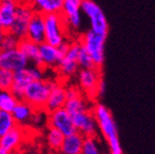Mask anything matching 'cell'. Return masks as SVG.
<instances>
[{
	"instance_id": "cell-1",
	"label": "cell",
	"mask_w": 155,
	"mask_h": 154,
	"mask_svg": "<svg viewBox=\"0 0 155 154\" xmlns=\"http://www.w3.org/2000/svg\"><path fill=\"white\" fill-rule=\"evenodd\" d=\"M92 111L96 119L98 132L106 140L109 151L122 154V147L119 139L117 128H116V124L114 122L111 111L102 104L94 105Z\"/></svg>"
},
{
	"instance_id": "cell-2",
	"label": "cell",
	"mask_w": 155,
	"mask_h": 154,
	"mask_svg": "<svg viewBox=\"0 0 155 154\" xmlns=\"http://www.w3.org/2000/svg\"><path fill=\"white\" fill-rule=\"evenodd\" d=\"M56 83H57V80L52 79L32 81L25 89L22 99L27 101L29 105H31L36 110H42L45 107L51 89Z\"/></svg>"
},
{
	"instance_id": "cell-3",
	"label": "cell",
	"mask_w": 155,
	"mask_h": 154,
	"mask_svg": "<svg viewBox=\"0 0 155 154\" xmlns=\"http://www.w3.org/2000/svg\"><path fill=\"white\" fill-rule=\"evenodd\" d=\"M43 16L46 43L58 46L67 41V26L61 14H48Z\"/></svg>"
},
{
	"instance_id": "cell-4",
	"label": "cell",
	"mask_w": 155,
	"mask_h": 154,
	"mask_svg": "<svg viewBox=\"0 0 155 154\" xmlns=\"http://www.w3.org/2000/svg\"><path fill=\"white\" fill-rule=\"evenodd\" d=\"M81 45L87 51L92 57L94 65L96 68H99L102 66L104 62V42L106 37L98 35L92 30H87L82 37L80 41Z\"/></svg>"
},
{
	"instance_id": "cell-5",
	"label": "cell",
	"mask_w": 155,
	"mask_h": 154,
	"mask_svg": "<svg viewBox=\"0 0 155 154\" xmlns=\"http://www.w3.org/2000/svg\"><path fill=\"white\" fill-rule=\"evenodd\" d=\"M81 11L90 19L91 30L98 35L107 37L108 34V22L101 8L93 0H82Z\"/></svg>"
},
{
	"instance_id": "cell-6",
	"label": "cell",
	"mask_w": 155,
	"mask_h": 154,
	"mask_svg": "<svg viewBox=\"0 0 155 154\" xmlns=\"http://www.w3.org/2000/svg\"><path fill=\"white\" fill-rule=\"evenodd\" d=\"M80 42H70L67 53L59 60L55 69L57 70V73L61 78L69 79L78 73L79 68H80L78 64V54L80 51Z\"/></svg>"
},
{
	"instance_id": "cell-7",
	"label": "cell",
	"mask_w": 155,
	"mask_h": 154,
	"mask_svg": "<svg viewBox=\"0 0 155 154\" xmlns=\"http://www.w3.org/2000/svg\"><path fill=\"white\" fill-rule=\"evenodd\" d=\"M35 13H36L35 10L32 9V7L29 3H18L15 18L9 30L10 34L15 36L18 40L26 38L29 22L32 18Z\"/></svg>"
},
{
	"instance_id": "cell-8",
	"label": "cell",
	"mask_w": 155,
	"mask_h": 154,
	"mask_svg": "<svg viewBox=\"0 0 155 154\" xmlns=\"http://www.w3.org/2000/svg\"><path fill=\"white\" fill-rule=\"evenodd\" d=\"M74 124L75 130L80 132L81 135L86 137H96L98 136V126L95 116L93 113L92 109L91 110L79 112L73 116H71Z\"/></svg>"
},
{
	"instance_id": "cell-9",
	"label": "cell",
	"mask_w": 155,
	"mask_h": 154,
	"mask_svg": "<svg viewBox=\"0 0 155 154\" xmlns=\"http://www.w3.org/2000/svg\"><path fill=\"white\" fill-rule=\"evenodd\" d=\"M48 126L59 130L64 136L77 132L72 118L65 108L48 112Z\"/></svg>"
},
{
	"instance_id": "cell-10",
	"label": "cell",
	"mask_w": 155,
	"mask_h": 154,
	"mask_svg": "<svg viewBox=\"0 0 155 154\" xmlns=\"http://www.w3.org/2000/svg\"><path fill=\"white\" fill-rule=\"evenodd\" d=\"M29 65V62L18 49L0 50V69L16 72Z\"/></svg>"
},
{
	"instance_id": "cell-11",
	"label": "cell",
	"mask_w": 155,
	"mask_h": 154,
	"mask_svg": "<svg viewBox=\"0 0 155 154\" xmlns=\"http://www.w3.org/2000/svg\"><path fill=\"white\" fill-rule=\"evenodd\" d=\"M78 82L79 87L86 96H95L97 95L98 83L101 80L99 68H87L80 69L78 71Z\"/></svg>"
},
{
	"instance_id": "cell-12",
	"label": "cell",
	"mask_w": 155,
	"mask_h": 154,
	"mask_svg": "<svg viewBox=\"0 0 155 154\" xmlns=\"http://www.w3.org/2000/svg\"><path fill=\"white\" fill-rule=\"evenodd\" d=\"M27 138V127L14 126L5 135L0 137V147L7 150L9 153L16 154L21 150Z\"/></svg>"
},
{
	"instance_id": "cell-13",
	"label": "cell",
	"mask_w": 155,
	"mask_h": 154,
	"mask_svg": "<svg viewBox=\"0 0 155 154\" xmlns=\"http://www.w3.org/2000/svg\"><path fill=\"white\" fill-rule=\"evenodd\" d=\"M81 1L78 0H65L61 10L67 28L78 30L82 26V11H81Z\"/></svg>"
},
{
	"instance_id": "cell-14",
	"label": "cell",
	"mask_w": 155,
	"mask_h": 154,
	"mask_svg": "<svg viewBox=\"0 0 155 154\" xmlns=\"http://www.w3.org/2000/svg\"><path fill=\"white\" fill-rule=\"evenodd\" d=\"M39 55L41 67L44 69H55L64 56L58 46L51 45L46 42L39 44Z\"/></svg>"
},
{
	"instance_id": "cell-15",
	"label": "cell",
	"mask_w": 155,
	"mask_h": 154,
	"mask_svg": "<svg viewBox=\"0 0 155 154\" xmlns=\"http://www.w3.org/2000/svg\"><path fill=\"white\" fill-rule=\"evenodd\" d=\"M66 101H67V95H66V86L57 81L55 85L51 89L50 95L46 100L44 110L46 112H52L54 110L61 109L65 107Z\"/></svg>"
},
{
	"instance_id": "cell-16",
	"label": "cell",
	"mask_w": 155,
	"mask_h": 154,
	"mask_svg": "<svg viewBox=\"0 0 155 154\" xmlns=\"http://www.w3.org/2000/svg\"><path fill=\"white\" fill-rule=\"evenodd\" d=\"M26 38L34 41L37 44L45 42V27H44V16L40 13H35L30 19L27 28Z\"/></svg>"
},
{
	"instance_id": "cell-17",
	"label": "cell",
	"mask_w": 155,
	"mask_h": 154,
	"mask_svg": "<svg viewBox=\"0 0 155 154\" xmlns=\"http://www.w3.org/2000/svg\"><path fill=\"white\" fill-rule=\"evenodd\" d=\"M18 2L16 0H0V28L9 32L16 14Z\"/></svg>"
},
{
	"instance_id": "cell-18",
	"label": "cell",
	"mask_w": 155,
	"mask_h": 154,
	"mask_svg": "<svg viewBox=\"0 0 155 154\" xmlns=\"http://www.w3.org/2000/svg\"><path fill=\"white\" fill-rule=\"evenodd\" d=\"M35 111H36V109L31 105H29L27 101L23 100V99H19L17 101L16 106L11 112V114H12L16 125L28 127L30 125V121H31Z\"/></svg>"
},
{
	"instance_id": "cell-19",
	"label": "cell",
	"mask_w": 155,
	"mask_h": 154,
	"mask_svg": "<svg viewBox=\"0 0 155 154\" xmlns=\"http://www.w3.org/2000/svg\"><path fill=\"white\" fill-rule=\"evenodd\" d=\"M65 0H30L29 5L36 13L42 15L61 14Z\"/></svg>"
},
{
	"instance_id": "cell-20",
	"label": "cell",
	"mask_w": 155,
	"mask_h": 154,
	"mask_svg": "<svg viewBox=\"0 0 155 154\" xmlns=\"http://www.w3.org/2000/svg\"><path fill=\"white\" fill-rule=\"evenodd\" d=\"M32 81L34 80H32L31 75H30L28 68L26 67L22 70H18V71L13 73V83L10 91L16 96L17 99H22L25 89Z\"/></svg>"
},
{
	"instance_id": "cell-21",
	"label": "cell",
	"mask_w": 155,
	"mask_h": 154,
	"mask_svg": "<svg viewBox=\"0 0 155 154\" xmlns=\"http://www.w3.org/2000/svg\"><path fill=\"white\" fill-rule=\"evenodd\" d=\"M85 137L80 132H74L70 135L65 136L59 152L63 154H81Z\"/></svg>"
},
{
	"instance_id": "cell-22",
	"label": "cell",
	"mask_w": 155,
	"mask_h": 154,
	"mask_svg": "<svg viewBox=\"0 0 155 154\" xmlns=\"http://www.w3.org/2000/svg\"><path fill=\"white\" fill-rule=\"evenodd\" d=\"M17 49L24 54L30 65L41 66L40 55H39V44L29 40L28 38H24L19 40Z\"/></svg>"
},
{
	"instance_id": "cell-23",
	"label": "cell",
	"mask_w": 155,
	"mask_h": 154,
	"mask_svg": "<svg viewBox=\"0 0 155 154\" xmlns=\"http://www.w3.org/2000/svg\"><path fill=\"white\" fill-rule=\"evenodd\" d=\"M64 108L68 111V113L70 114V116H73V114L79 113V112L91 110L93 107L90 106V100L85 96H83L82 93L80 92L75 96L68 98Z\"/></svg>"
},
{
	"instance_id": "cell-24",
	"label": "cell",
	"mask_w": 155,
	"mask_h": 154,
	"mask_svg": "<svg viewBox=\"0 0 155 154\" xmlns=\"http://www.w3.org/2000/svg\"><path fill=\"white\" fill-rule=\"evenodd\" d=\"M64 138H65V136L59 130L50 127V126H46V129L44 132V141H45L46 147L51 153L58 152L61 150Z\"/></svg>"
},
{
	"instance_id": "cell-25",
	"label": "cell",
	"mask_w": 155,
	"mask_h": 154,
	"mask_svg": "<svg viewBox=\"0 0 155 154\" xmlns=\"http://www.w3.org/2000/svg\"><path fill=\"white\" fill-rule=\"evenodd\" d=\"M18 100L10 89H0V110L11 113Z\"/></svg>"
},
{
	"instance_id": "cell-26",
	"label": "cell",
	"mask_w": 155,
	"mask_h": 154,
	"mask_svg": "<svg viewBox=\"0 0 155 154\" xmlns=\"http://www.w3.org/2000/svg\"><path fill=\"white\" fill-rule=\"evenodd\" d=\"M81 154H104V149L98 136L85 138Z\"/></svg>"
},
{
	"instance_id": "cell-27",
	"label": "cell",
	"mask_w": 155,
	"mask_h": 154,
	"mask_svg": "<svg viewBox=\"0 0 155 154\" xmlns=\"http://www.w3.org/2000/svg\"><path fill=\"white\" fill-rule=\"evenodd\" d=\"M14 126H16V123H15L12 114L7 111L0 110V137L5 135Z\"/></svg>"
},
{
	"instance_id": "cell-28",
	"label": "cell",
	"mask_w": 155,
	"mask_h": 154,
	"mask_svg": "<svg viewBox=\"0 0 155 154\" xmlns=\"http://www.w3.org/2000/svg\"><path fill=\"white\" fill-rule=\"evenodd\" d=\"M29 126H32L36 129H40L44 126H48V112L44 109L35 111Z\"/></svg>"
},
{
	"instance_id": "cell-29",
	"label": "cell",
	"mask_w": 155,
	"mask_h": 154,
	"mask_svg": "<svg viewBox=\"0 0 155 154\" xmlns=\"http://www.w3.org/2000/svg\"><path fill=\"white\" fill-rule=\"evenodd\" d=\"M78 64H79L80 69H87V68L95 67L94 62H93L91 55L87 53V51L82 45L80 46V51L78 54Z\"/></svg>"
},
{
	"instance_id": "cell-30",
	"label": "cell",
	"mask_w": 155,
	"mask_h": 154,
	"mask_svg": "<svg viewBox=\"0 0 155 154\" xmlns=\"http://www.w3.org/2000/svg\"><path fill=\"white\" fill-rule=\"evenodd\" d=\"M12 71L5 69H0V89H10L13 83Z\"/></svg>"
},
{
	"instance_id": "cell-31",
	"label": "cell",
	"mask_w": 155,
	"mask_h": 154,
	"mask_svg": "<svg viewBox=\"0 0 155 154\" xmlns=\"http://www.w3.org/2000/svg\"><path fill=\"white\" fill-rule=\"evenodd\" d=\"M19 40L12 34H10L9 32H5V38L2 41V49L1 50H12V49H17L18 46Z\"/></svg>"
},
{
	"instance_id": "cell-32",
	"label": "cell",
	"mask_w": 155,
	"mask_h": 154,
	"mask_svg": "<svg viewBox=\"0 0 155 154\" xmlns=\"http://www.w3.org/2000/svg\"><path fill=\"white\" fill-rule=\"evenodd\" d=\"M104 92H106V83H104V80H100L99 83H98V87H97V95H104Z\"/></svg>"
},
{
	"instance_id": "cell-33",
	"label": "cell",
	"mask_w": 155,
	"mask_h": 154,
	"mask_svg": "<svg viewBox=\"0 0 155 154\" xmlns=\"http://www.w3.org/2000/svg\"><path fill=\"white\" fill-rule=\"evenodd\" d=\"M16 154H38V152L35 151L34 149H27V150H25V151H23V152L18 151Z\"/></svg>"
},
{
	"instance_id": "cell-34",
	"label": "cell",
	"mask_w": 155,
	"mask_h": 154,
	"mask_svg": "<svg viewBox=\"0 0 155 154\" xmlns=\"http://www.w3.org/2000/svg\"><path fill=\"white\" fill-rule=\"evenodd\" d=\"M5 32H5L2 28H0V50L2 49V41H3V38H5Z\"/></svg>"
},
{
	"instance_id": "cell-35",
	"label": "cell",
	"mask_w": 155,
	"mask_h": 154,
	"mask_svg": "<svg viewBox=\"0 0 155 154\" xmlns=\"http://www.w3.org/2000/svg\"><path fill=\"white\" fill-rule=\"evenodd\" d=\"M0 154H11V153H9L7 150H5L3 148L0 147Z\"/></svg>"
},
{
	"instance_id": "cell-36",
	"label": "cell",
	"mask_w": 155,
	"mask_h": 154,
	"mask_svg": "<svg viewBox=\"0 0 155 154\" xmlns=\"http://www.w3.org/2000/svg\"><path fill=\"white\" fill-rule=\"evenodd\" d=\"M18 3H29V1L30 0H16Z\"/></svg>"
},
{
	"instance_id": "cell-37",
	"label": "cell",
	"mask_w": 155,
	"mask_h": 154,
	"mask_svg": "<svg viewBox=\"0 0 155 154\" xmlns=\"http://www.w3.org/2000/svg\"><path fill=\"white\" fill-rule=\"evenodd\" d=\"M51 154H63V153H61V152L58 151V152H53V153H51Z\"/></svg>"
},
{
	"instance_id": "cell-38",
	"label": "cell",
	"mask_w": 155,
	"mask_h": 154,
	"mask_svg": "<svg viewBox=\"0 0 155 154\" xmlns=\"http://www.w3.org/2000/svg\"><path fill=\"white\" fill-rule=\"evenodd\" d=\"M109 154H121V153H114V152H109Z\"/></svg>"
},
{
	"instance_id": "cell-39",
	"label": "cell",
	"mask_w": 155,
	"mask_h": 154,
	"mask_svg": "<svg viewBox=\"0 0 155 154\" xmlns=\"http://www.w3.org/2000/svg\"><path fill=\"white\" fill-rule=\"evenodd\" d=\"M78 1H82V0H78Z\"/></svg>"
}]
</instances>
